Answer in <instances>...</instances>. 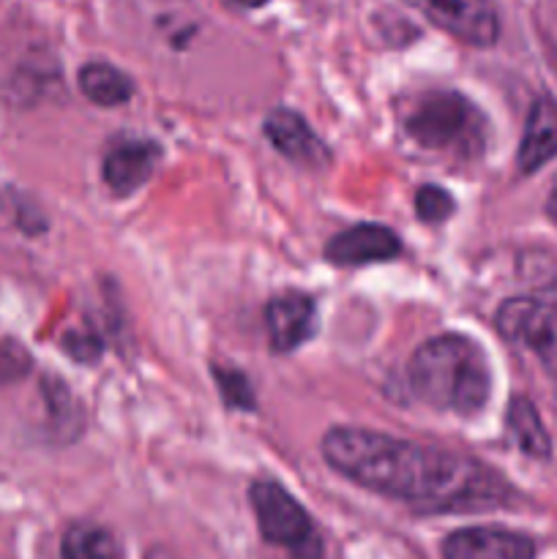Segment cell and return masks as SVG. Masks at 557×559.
<instances>
[{"label":"cell","instance_id":"obj_1","mask_svg":"<svg viewBox=\"0 0 557 559\" xmlns=\"http://www.w3.org/2000/svg\"><path fill=\"white\" fill-rule=\"evenodd\" d=\"M322 459L355 486L420 511L470 513L508 508L517 491L478 459L371 429L339 426L322 437Z\"/></svg>","mask_w":557,"mask_h":559},{"label":"cell","instance_id":"obj_2","mask_svg":"<svg viewBox=\"0 0 557 559\" xmlns=\"http://www.w3.org/2000/svg\"><path fill=\"white\" fill-rule=\"evenodd\" d=\"M407 380L415 399L442 413L475 415L491 396V369L481 344L462 333H442L413 353Z\"/></svg>","mask_w":557,"mask_h":559},{"label":"cell","instance_id":"obj_3","mask_svg":"<svg viewBox=\"0 0 557 559\" xmlns=\"http://www.w3.org/2000/svg\"><path fill=\"white\" fill-rule=\"evenodd\" d=\"M404 131L426 151L464 156L484 151L486 140L484 115L457 91H431L415 98L404 115Z\"/></svg>","mask_w":557,"mask_h":559},{"label":"cell","instance_id":"obj_4","mask_svg":"<svg viewBox=\"0 0 557 559\" xmlns=\"http://www.w3.org/2000/svg\"><path fill=\"white\" fill-rule=\"evenodd\" d=\"M249 502L260 535L268 544L284 549L293 559L325 557V544L315 519L284 486L273 480H257L249 489Z\"/></svg>","mask_w":557,"mask_h":559},{"label":"cell","instance_id":"obj_5","mask_svg":"<svg viewBox=\"0 0 557 559\" xmlns=\"http://www.w3.org/2000/svg\"><path fill=\"white\" fill-rule=\"evenodd\" d=\"M502 338L528 349L552 377H557V304L511 298L495 317Z\"/></svg>","mask_w":557,"mask_h":559},{"label":"cell","instance_id":"obj_6","mask_svg":"<svg viewBox=\"0 0 557 559\" xmlns=\"http://www.w3.org/2000/svg\"><path fill=\"white\" fill-rule=\"evenodd\" d=\"M404 3L470 47H491L500 38L497 0H404Z\"/></svg>","mask_w":557,"mask_h":559},{"label":"cell","instance_id":"obj_7","mask_svg":"<svg viewBox=\"0 0 557 559\" xmlns=\"http://www.w3.org/2000/svg\"><path fill=\"white\" fill-rule=\"evenodd\" d=\"M442 559H535V546L511 530L464 527L442 540Z\"/></svg>","mask_w":557,"mask_h":559},{"label":"cell","instance_id":"obj_8","mask_svg":"<svg viewBox=\"0 0 557 559\" xmlns=\"http://www.w3.org/2000/svg\"><path fill=\"white\" fill-rule=\"evenodd\" d=\"M399 251H402V240L382 224H355V227L333 235L331 243L325 246L328 260L344 267L377 265V262L399 257Z\"/></svg>","mask_w":557,"mask_h":559},{"label":"cell","instance_id":"obj_9","mask_svg":"<svg viewBox=\"0 0 557 559\" xmlns=\"http://www.w3.org/2000/svg\"><path fill=\"white\" fill-rule=\"evenodd\" d=\"M273 353H293L317 331V306L306 293H282L265 309Z\"/></svg>","mask_w":557,"mask_h":559},{"label":"cell","instance_id":"obj_10","mask_svg":"<svg viewBox=\"0 0 557 559\" xmlns=\"http://www.w3.org/2000/svg\"><path fill=\"white\" fill-rule=\"evenodd\" d=\"M265 136L282 156L300 164V167L320 169L331 162V153H328L325 142L293 109H273L265 118Z\"/></svg>","mask_w":557,"mask_h":559},{"label":"cell","instance_id":"obj_11","mask_svg":"<svg viewBox=\"0 0 557 559\" xmlns=\"http://www.w3.org/2000/svg\"><path fill=\"white\" fill-rule=\"evenodd\" d=\"M162 162V147L153 142H123L112 147L102 164V178L120 197L134 194L147 183Z\"/></svg>","mask_w":557,"mask_h":559},{"label":"cell","instance_id":"obj_12","mask_svg":"<svg viewBox=\"0 0 557 559\" xmlns=\"http://www.w3.org/2000/svg\"><path fill=\"white\" fill-rule=\"evenodd\" d=\"M557 156V102L544 96L530 107L524 123L522 142H519L517 164L524 175L538 173L544 164Z\"/></svg>","mask_w":557,"mask_h":559},{"label":"cell","instance_id":"obj_13","mask_svg":"<svg viewBox=\"0 0 557 559\" xmlns=\"http://www.w3.org/2000/svg\"><path fill=\"white\" fill-rule=\"evenodd\" d=\"M80 91L87 102L98 104V107H120L134 93V82L112 63L93 60L80 69Z\"/></svg>","mask_w":557,"mask_h":559},{"label":"cell","instance_id":"obj_14","mask_svg":"<svg viewBox=\"0 0 557 559\" xmlns=\"http://www.w3.org/2000/svg\"><path fill=\"white\" fill-rule=\"evenodd\" d=\"M60 557L63 559H126L123 549L115 540L109 530L98 524H71L60 544Z\"/></svg>","mask_w":557,"mask_h":559},{"label":"cell","instance_id":"obj_15","mask_svg":"<svg viewBox=\"0 0 557 559\" xmlns=\"http://www.w3.org/2000/svg\"><path fill=\"white\" fill-rule=\"evenodd\" d=\"M508 431H511L513 442H517L528 456L546 459L552 453L549 435H546L538 413H535V407L528 399H513L511 402V407H508Z\"/></svg>","mask_w":557,"mask_h":559},{"label":"cell","instance_id":"obj_16","mask_svg":"<svg viewBox=\"0 0 557 559\" xmlns=\"http://www.w3.org/2000/svg\"><path fill=\"white\" fill-rule=\"evenodd\" d=\"M211 377L216 380L227 407L246 409V413H251V409L257 407L254 391H251V382L246 380L244 371L229 369V366H211Z\"/></svg>","mask_w":557,"mask_h":559},{"label":"cell","instance_id":"obj_17","mask_svg":"<svg viewBox=\"0 0 557 559\" xmlns=\"http://www.w3.org/2000/svg\"><path fill=\"white\" fill-rule=\"evenodd\" d=\"M47 402H49V413H52L55 429L63 431V435H74L80 431L82 415L76 409L74 399L69 396V388L63 382H47Z\"/></svg>","mask_w":557,"mask_h":559},{"label":"cell","instance_id":"obj_18","mask_svg":"<svg viewBox=\"0 0 557 559\" xmlns=\"http://www.w3.org/2000/svg\"><path fill=\"white\" fill-rule=\"evenodd\" d=\"M453 207H457L453 205V197L446 189H440V186H420L418 194H415V213L426 224L446 222L453 213Z\"/></svg>","mask_w":557,"mask_h":559},{"label":"cell","instance_id":"obj_19","mask_svg":"<svg viewBox=\"0 0 557 559\" xmlns=\"http://www.w3.org/2000/svg\"><path fill=\"white\" fill-rule=\"evenodd\" d=\"M31 371V355L16 342H0V380H20Z\"/></svg>","mask_w":557,"mask_h":559},{"label":"cell","instance_id":"obj_20","mask_svg":"<svg viewBox=\"0 0 557 559\" xmlns=\"http://www.w3.org/2000/svg\"><path fill=\"white\" fill-rule=\"evenodd\" d=\"M63 349L74 360H85V364H93V360L102 355V344H98V338L93 336V333H87V331L66 333Z\"/></svg>","mask_w":557,"mask_h":559},{"label":"cell","instance_id":"obj_21","mask_svg":"<svg viewBox=\"0 0 557 559\" xmlns=\"http://www.w3.org/2000/svg\"><path fill=\"white\" fill-rule=\"evenodd\" d=\"M224 3L233 5V9H238V11H251V9H262L268 0H224Z\"/></svg>","mask_w":557,"mask_h":559},{"label":"cell","instance_id":"obj_22","mask_svg":"<svg viewBox=\"0 0 557 559\" xmlns=\"http://www.w3.org/2000/svg\"><path fill=\"white\" fill-rule=\"evenodd\" d=\"M546 213H549L552 222L557 224V186L549 191V200H546Z\"/></svg>","mask_w":557,"mask_h":559},{"label":"cell","instance_id":"obj_23","mask_svg":"<svg viewBox=\"0 0 557 559\" xmlns=\"http://www.w3.org/2000/svg\"><path fill=\"white\" fill-rule=\"evenodd\" d=\"M145 559H175V557L169 555V551L164 549V546H153V549L145 555Z\"/></svg>","mask_w":557,"mask_h":559}]
</instances>
